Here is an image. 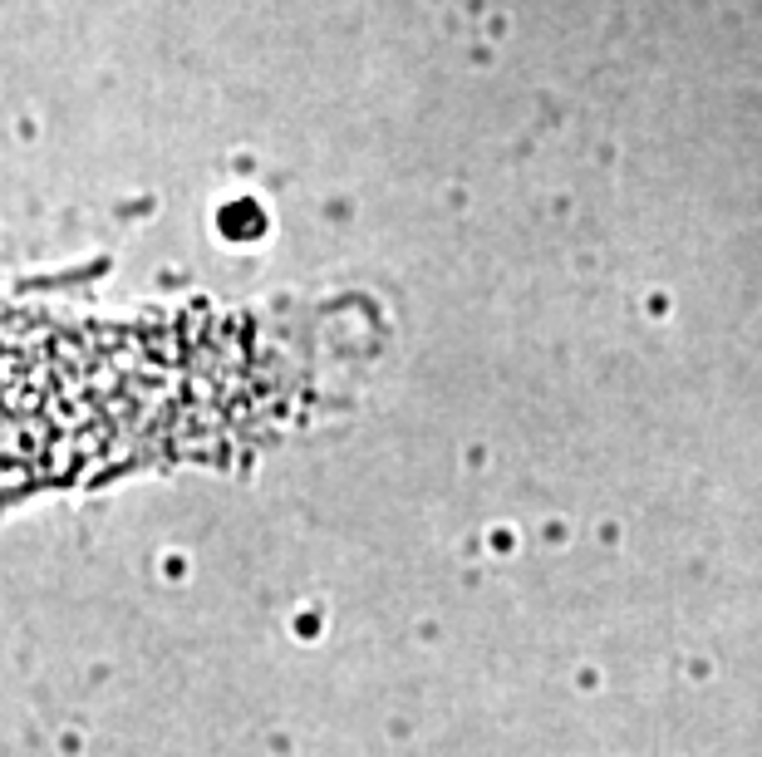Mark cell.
<instances>
[{
	"mask_svg": "<svg viewBox=\"0 0 762 757\" xmlns=\"http://www.w3.org/2000/svg\"><path fill=\"white\" fill-rule=\"evenodd\" d=\"M172 404V359L133 334L0 315V492L138 452Z\"/></svg>",
	"mask_w": 762,
	"mask_h": 757,
	"instance_id": "cell-1",
	"label": "cell"
}]
</instances>
